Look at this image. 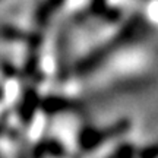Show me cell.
<instances>
[{"label":"cell","instance_id":"6da1fadb","mask_svg":"<svg viewBox=\"0 0 158 158\" xmlns=\"http://www.w3.org/2000/svg\"><path fill=\"white\" fill-rule=\"evenodd\" d=\"M18 94V85L15 82H7L5 88V101H12Z\"/></svg>","mask_w":158,"mask_h":158},{"label":"cell","instance_id":"7a4b0ae2","mask_svg":"<svg viewBox=\"0 0 158 158\" xmlns=\"http://www.w3.org/2000/svg\"><path fill=\"white\" fill-rule=\"evenodd\" d=\"M151 19L158 21V5H154L151 7Z\"/></svg>","mask_w":158,"mask_h":158}]
</instances>
